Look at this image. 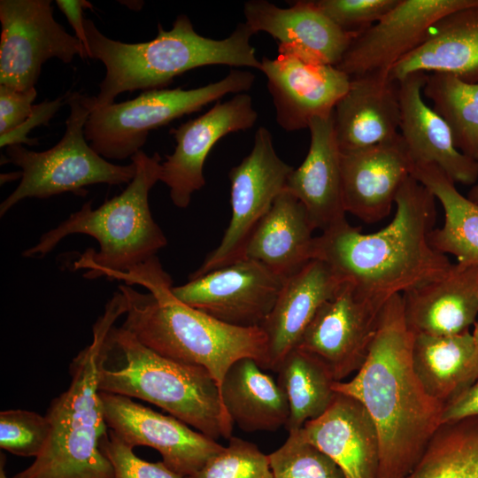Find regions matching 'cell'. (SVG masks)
<instances>
[{
    "instance_id": "cell-44",
    "label": "cell",
    "mask_w": 478,
    "mask_h": 478,
    "mask_svg": "<svg viewBox=\"0 0 478 478\" xmlns=\"http://www.w3.org/2000/svg\"><path fill=\"white\" fill-rule=\"evenodd\" d=\"M467 198L472 202L478 204V181L474 184L470 191L468 192Z\"/></svg>"
},
{
    "instance_id": "cell-30",
    "label": "cell",
    "mask_w": 478,
    "mask_h": 478,
    "mask_svg": "<svg viewBox=\"0 0 478 478\" xmlns=\"http://www.w3.org/2000/svg\"><path fill=\"white\" fill-rule=\"evenodd\" d=\"M412 176L443 209V225L430 233L431 245L445 255L452 254L459 263L478 264V204L461 195L456 183L436 166H415Z\"/></svg>"
},
{
    "instance_id": "cell-10",
    "label": "cell",
    "mask_w": 478,
    "mask_h": 478,
    "mask_svg": "<svg viewBox=\"0 0 478 478\" xmlns=\"http://www.w3.org/2000/svg\"><path fill=\"white\" fill-rule=\"evenodd\" d=\"M293 169L276 153L270 131L258 127L251 152L228 173L232 211L228 227L219 246L206 256L189 279L243 258L252 231L285 189Z\"/></svg>"
},
{
    "instance_id": "cell-36",
    "label": "cell",
    "mask_w": 478,
    "mask_h": 478,
    "mask_svg": "<svg viewBox=\"0 0 478 478\" xmlns=\"http://www.w3.org/2000/svg\"><path fill=\"white\" fill-rule=\"evenodd\" d=\"M50 435V425L44 415L23 409L0 412V448L21 457L36 458Z\"/></svg>"
},
{
    "instance_id": "cell-34",
    "label": "cell",
    "mask_w": 478,
    "mask_h": 478,
    "mask_svg": "<svg viewBox=\"0 0 478 478\" xmlns=\"http://www.w3.org/2000/svg\"><path fill=\"white\" fill-rule=\"evenodd\" d=\"M274 478H345L337 464L307 441L300 429L268 454Z\"/></svg>"
},
{
    "instance_id": "cell-38",
    "label": "cell",
    "mask_w": 478,
    "mask_h": 478,
    "mask_svg": "<svg viewBox=\"0 0 478 478\" xmlns=\"http://www.w3.org/2000/svg\"><path fill=\"white\" fill-rule=\"evenodd\" d=\"M100 447L112 463L113 478H190L170 469L163 461L149 462L137 457L133 448L109 428Z\"/></svg>"
},
{
    "instance_id": "cell-7",
    "label": "cell",
    "mask_w": 478,
    "mask_h": 478,
    "mask_svg": "<svg viewBox=\"0 0 478 478\" xmlns=\"http://www.w3.org/2000/svg\"><path fill=\"white\" fill-rule=\"evenodd\" d=\"M131 160L136 166L134 179L118 196L93 209L85 203L39 242L22 252L27 258H42L66 236L84 234L95 238L99 251L89 249L74 262L75 269H87L84 277L111 278L146 262L166 247L167 239L154 220L149 193L160 181L162 159L158 153L148 156L142 150Z\"/></svg>"
},
{
    "instance_id": "cell-19",
    "label": "cell",
    "mask_w": 478,
    "mask_h": 478,
    "mask_svg": "<svg viewBox=\"0 0 478 478\" xmlns=\"http://www.w3.org/2000/svg\"><path fill=\"white\" fill-rule=\"evenodd\" d=\"M245 23L256 34L266 32L279 47L301 57L336 66L355 37L336 26L315 0H299L281 8L266 0L243 4Z\"/></svg>"
},
{
    "instance_id": "cell-16",
    "label": "cell",
    "mask_w": 478,
    "mask_h": 478,
    "mask_svg": "<svg viewBox=\"0 0 478 478\" xmlns=\"http://www.w3.org/2000/svg\"><path fill=\"white\" fill-rule=\"evenodd\" d=\"M257 119L252 98L244 92L218 101L204 114L170 130L175 146L161 162L160 181L169 188L175 206H189L192 194L204 186V166L213 145L227 134L251 128Z\"/></svg>"
},
{
    "instance_id": "cell-4",
    "label": "cell",
    "mask_w": 478,
    "mask_h": 478,
    "mask_svg": "<svg viewBox=\"0 0 478 478\" xmlns=\"http://www.w3.org/2000/svg\"><path fill=\"white\" fill-rule=\"evenodd\" d=\"M84 26L91 58L101 61L106 69L94 107L113 104L123 92L164 89L176 76L197 67H261L251 44L255 33L245 22L237 24L227 37L216 40L197 34L189 18L181 14L170 30L158 23L157 36L138 43L105 36L89 19H85Z\"/></svg>"
},
{
    "instance_id": "cell-6",
    "label": "cell",
    "mask_w": 478,
    "mask_h": 478,
    "mask_svg": "<svg viewBox=\"0 0 478 478\" xmlns=\"http://www.w3.org/2000/svg\"><path fill=\"white\" fill-rule=\"evenodd\" d=\"M125 312L124 297L116 292L93 325L92 342L70 364L68 389L48 408L50 435L46 446L28 467L12 478H113L112 463L100 447L108 428L99 369L105 333Z\"/></svg>"
},
{
    "instance_id": "cell-21",
    "label": "cell",
    "mask_w": 478,
    "mask_h": 478,
    "mask_svg": "<svg viewBox=\"0 0 478 478\" xmlns=\"http://www.w3.org/2000/svg\"><path fill=\"white\" fill-rule=\"evenodd\" d=\"M324 261L313 258L285 279L275 303L261 325L266 338L265 370H277L297 347L319 308L343 285Z\"/></svg>"
},
{
    "instance_id": "cell-24",
    "label": "cell",
    "mask_w": 478,
    "mask_h": 478,
    "mask_svg": "<svg viewBox=\"0 0 478 478\" xmlns=\"http://www.w3.org/2000/svg\"><path fill=\"white\" fill-rule=\"evenodd\" d=\"M334 127L341 150L389 141L399 135L398 82L389 72H373L351 78L346 93L334 112Z\"/></svg>"
},
{
    "instance_id": "cell-23",
    "label": "cell",
    "mask_w": 478,
    "mask_h": 478,
    "mask_svg": "<svg viewBox=\"0 0 478 478\" xmlns=\"http://www.w3.org/2000/svg\"><path fill=\"white\" fill-rule=\"evenodd\" d=\"M300 431L337 464L345 478H378L379 434L370 414L357 399L337 393L329 408L306 422Z\"/></svg>"
},
{
    "instance_id": "cell-12",
    "label": "cell",
    "mask_w": 478,
    "mask_h": 478,
    "mask_svg": "<svg viewBox=\"0 0 478 478\" xmlns=\"http://www.w3.org/2000/svg\"><path fill=\"white\" fill-rule=\"evenodd\" d=\"M388 300L343 282L319 308L297 347L317 358L335 382L344 381L365 362Z\"/></svg>"
},
{
    "instance_id": "cell-33",
    "label": "cell",
    "mask_w": 478,
    "mask_h": 478,
    "mask_svg": "<svg viewBox=\"0 0 478 478\" xmlns=\"http://www.w3.org/2000/svg\"><path fill=\"white\" fill-rule=\"evenodd\" d=\"M422 94L447 123L456 148L478 162V83L450 73H430Z\"/></svg>"
},
{
    "instance_id": "cell-3",
    "label": "cell",
    "mask_w": 478,
    "mask_h": 478,
    "mask_svg": "<svg viewBox=\"0 0 478 478\" xmlns=\"http://www.w3.org/2000/svg\"><path fill=\"white\" fill-rule=\"evenodd\" d=\"M112 279L125 282L119 286L126 301L121 327L157 353L206 369L220 390L227 371L240 358H254L265 370L262 328L232 326L180 301L157 256Z\"/></svg>"
},
{
    "instance_id": "cell-27",
    "label": "cell",
    "mask_w": 478,
    "mask_h": 478,
    "mask_svg": "<svg viewBox=\"0 0 478 478\" xmlns=\"http://www.w3.org/2000/svg\"><path fill=\"white\" fill-rule=\"evenodd\" d=\"M313 230L302 203L284 189L252 231L243 258L286 279L313 259Z\"/></svg>"
},
{
    "instance_id": "cell-5",
    "label": "cell",
    "mask_w": 478,
    "mask_h": 478,
    "mask_svg": "<svg viewBox=\"0 0 478 478\" xmlns=\"http://www.w3.org/2000/svg\"><path fill=\"white\" fill-rule=\"evenodd\" d=\"M99 390L155 405L213 440L232 436L234 423L210 373L157 353L121 326L105 333Z\"/></svg>"
},
{
    "instance_id": "cell-25",
    "label": "cell",
    "mask_w": 478,
    "mask_h": 478,
    "mask_svg": "<svg viewBox=\"0 0 478 478\" xmlns=\"http://www.w3.org/2000/svg\"><path fill=\"white\" fill-rule=\"evenodd\" d=\"M402 297L405 319L414 335L469 331L478 315V264H452L443 276Z\"/></svg>"
},
{
    "instance_id": "cell-28",
    "label": "cell",
    "mask_w": 478,
    "mask_h": 478,
    "mask_svg": "<svg viewBox=\"0 0 478 478\" xmlns=\"http://www.w3.org/2000/svg\"><path fill=\"white\" fill-rule=\"evenodd\" d=\"M263 370L254 358H240L228 368L220 385L227 413L244 432H274L289 418L284 391Z\"/></svg>"
},
{
    "instance_id": "cell-29",
    "label": "cell",
    "mask_w": 478,
    "mask_h": 478,
    "mask_svg": "<svg viewBox=\"0 0 478 478\" xmlns=\"http://www.w3.org/2000/svg\"><path fill=\"white\" fill-rule=\"evenodd\" d=\"M412 360L427 393L443 405L467 388L478 374L472 333L414 335Z\"/></svg>"
},
{
    "instance_id": "cell-45",
    "label": "cell",
    "mask_w": 478,
    "mask_h": 478,
    "mask_svg": "<svg viewBox=\"0 0 478 478\" xmlns=\"http://www.w3.org/2000/svg\"><path fill=\"white\" fill-rule=\"evenodd\" d=\"M474 347H475V354L478 359V321H476L474 325V330L472 332Z\"/></svg>"
},
{
    "instance_id": "cell-1",
    "label": "cell",
    "mask_w": 478,
    "mask_h": 478,
    "mask_svg": "<svg viewBox=\"0 0 478 478\" xmlns=\"http://www.w3.org/2000/svg\"><path fill=\"white\" fill-rule=\"evenodd\" d=\"M413 337L403 297L395 295L383 307L361 367L351 380L333 386L335 392L359 401L376 426L378 478H405L441 425L443 404L427 393L412 366Z\"/></svg>"
},
{
    "instance_id": "cell-43",
    "label": "cell",
    "mask_w": 478,
    "mask_h": 478,
    "mask_svg": "<svg viewBox=\"0 0 478 478\" xmlns=\"http://www.w3.org/2000/svg\"><path fill=\"white\" fill-rule=\"evenodd\" d=\"M22 177V172H14L10 173H2L1 174V184L9 181H15L18 178L21 179Z\"/></svg>"
},
{
    "instance_id": "cell-26",
    "label": "cell",
    "mask_w": 478,
    "mask_h": 478,
    "mask_svg": "<svg viewBox=\"0 0 478 478\" xmlns=\"http://www.w3.org/2000/svg\"><path fill=\"white\" fill-rule=\"evenodd\" d=\"M415 73H444L478 83V5L451 12L390 70L397 82Z\"/></svg>"
},
{
    "instance_id": "cell-18",
    "label": "cell",
    "mask_w": 478,
    "mask_h": 478,
    "mask_svg": "<svg viewBox=\"0 0 478 478\" xmlns=\"http://www.w3.org/2000/svg\"><path fill=\"white\" fill-rule=\"evenodd\" d=\"M346 213L366 223L388 216L414 164L400 135L375 145L341 150Z\"/></svg>"
},
{
    "instance_id": "cell-22",
    "label": "cell",
    "mask_w": 478,
    "mask_h": 478,
    "mask_svg": "<svg viewBox=\"0 0 478 478\" xmlns=\"http://www.w3.org/2000/svg\"><path fill=\"white\" fill-rule=\"evenodd\" d=\"M308 129V152L289 175L285 189L302 203L314 229L323 232L346 220L341 150L333 113L312 120Z\"/></svg>"
},
{
    "instance_id": "cell-32",
    "label": "cell",
    "mask_w": 478,
    "mask_h": 478,
    "mask_svg": "<svg viewBox=\"0 0 478 478\" xmlns=\"http://www.w3.org/2000/svg\"><path fill=\"white\" fill-rule=\"evenodd\" d=\"M405 478H478V416L442 423Z\"/></svg>"
},
{
    "instance_id": "cell-20",
    "label": "cell",
    "mask_w": 478,
    "mask_h": 478,
    "mask_svg": "<svg viewBox=\"0 0 478 478\" xmlns=\"http://www.w3.org/2000/svg\"><path fill=\"white\" fill-rule=\"evenodd\" d=\"M427 73H415L398 81L399 134L415 166L433 165L455 183L475 184L478 162L455 146L447 123L423 99Z\"/></svg>"
},
{
    "instance_id": "cell-14",
    "label": "cell",
    "mask_w": 478,
    "mask_h": 478,
    "mask_svg": "<svg viewBox=\"0 0 478 478\" xmlns=\"http://www.w3.org/2000/svg\"><path fill=\"white\" fill-rule=\"evenodd\" d=\"M100 397L110 430L133 449H155L166 466L181 475H194L223 447L179 419L130 397L103 391Z\"/></svg>"
},
{
    "instance_id": "cell-42",
    "label": "cell",
    "mask_w": 478,
    "mask_h": 478,
    "mask_svg": "<svg viewBox=\"0 0 478 478\" xmlns=\"http://www.w3.org/2000/svg\"><path fill=\"white\" fill-rule=\"evenodd\" d=\"M56 4L74 30L75 36L84 47L87 57L91 58L84 26L83 10L92 9V4L86 0H57Z\"/></svg>"
},
{
    "instance_id": "cell-39",
    "label": "cell",
    "mask_w": 478,
    "mask_h": 478,
    "mask_svg": "<svg viewBox=\"0 0 478 478\" xmlns=\"http://www.w3.org/2000/svg\"><path fill=\"white\" fill-rule=\"evenodd\" d=\"M36 95L35 88L19 91L0 86V135L15 129L27 120Z\"/></svg>"
},
{
    "instance_id": "cell-15",
    "label": "cell",
    "mask_w": 478,
    "mask_h": 478,
    "mask_svg": "<svg viewBox=\"0 0 478 478\" xmlns=\"http://www.w3.org/2000/svg\"><path fill=\"white\" fill-rule=\"evenodd\" d=\"M476 5L478 0H398L379 21L352 39L336 67L350 78L390 72L443 17Z\"/></svg>"
},
{
    "instance_id": "cell-9",
    "label": "cell",
    "mask_w": 478,
    "mask_h": 478,
    "mask_svg": "<svg viewBox=\"0 0 478 478\" xmlns=\"http://www.w3.org/2000/svg\"><path fill=\"white\" fill-rule=\"evenodd\" d=\"M254 81L251 72L233 68L223 79L199 88L145 90L132 100L93 106L84 127L86 140L104 158H132L152 129L197 112L227 94L244 93Z\"/></svg>"
},
{
    "instance_id": "cell-31",
    "label": "cell",
    "mask_w": 478,
    "mask_h": 478,
    "mask_svg": "<svg viewBox=\"0 0 478 478\" xmlns=\"http://www.w3.org/2000/svg\"><path fill=\"white\" fill-rule=\"evenodd\" d=\"M276 372L277 382L289 405L285 426L288 433L301 429L306 422L322 415L337 395L333 388L335 381L328 369L297 347L282 358Z\"/></svg>"
},
{
    "instance_id": "cell-35",
    "label": "cell",
    "mask_w": 478,
    "mask_h": 478,
    "mask_svg": "<svg viewBox=\"0 0 478 478\" xmlns=\"http://www.w3.org/2000/svg\"><path fill=\"white\" fill-rule=\"evenodd\" d=\"M190 478H274L268 454L255 443L231 436L227 446Z\"/></svg>"
},
{
    "instance_id": "cell-8",
    "label": "cell",
    "mask_w": 478,
    "mask_h": 478,
    "mask_svg": "<svg viewBox=\"0 0 478 478\" xmlns=\"http://www.w3.org/2000/svg\"><path fill=\"white\" fill-rule=\"evenodd\" d=\"M70 113L60 141L44 151H34L22 144L6 147L1 164L12 163L22 172L19 184L0 204L3 217L12 207L27 197L48 198L72 192L85 197L86 186L129 183L136 166L133 161L120 166L96 153L85 137L84 127L94 106V96L78 91L66 93Z\"/></svg>"
},
{
    "instance_id": "cell-46",
    "label": "cell",
    "mask_w": 478,
    "mask_h": 478,
    "mask_svg": "<svg viewBox=\"0 0 478 478\" xmlns=\"http://www.w3.org/2000/svg\"><path fill=\"white\" fill-rule=\"evenodd\" d=\"M5 458L1 454V460H0V478H9L5 472Z\"/></svg>"
},
{
    "instance_id": "cell-11",
    "label": "cell",
    "mask_w": 478,
    "mask_h": 478,
    "mask_svg": "<svg viewBox=\"0 0 478 478\" xmlns=\"http://www.w3.org/2000/svg\"><path fill=\"white\" fill-rule=\"evenodd\" d=\"M0 22V86L29 90L47 60L87 57L78 38L55 20L50 0H1Z\"/></svg>"
},
{
    "instance_id": "cell-17",
    "label": "cell",
    "mask_w": 478,
    "mask_h": 478,
    "mask_svg": "<svg viewBox=\"0 0 478 478\" xmlns=\"http://www.w3.org/2000/svg\"><path fill=\"white\" fill-rule=\"evenodd\" d=\"M278 53L275 58L260 60L278 125L293 132L308 128L315 118L332 115L351 78L335 66L306 59L287 49L278 47Z\"/></svg>"
},
{
    "instance_id": "cell-40",
    "label": "cell",
    "mask_w": 478,
    "mask_h": 478,
    "mask_svg": "<svg viewBox=\"0 0 478 478\" xmlns=\"http://www.w3.org/2000/svg\"><path fill=\"white\" fill-rule=\"evenodd\" d=\"M67 94L54 100H44L34 104L32 112L27 120L15 129L0 135V147H8L14 144H27L35 146L38 144L36 138H29V132L41 125L47 126L58 109L66 103Z\"/></svg>"
},
{
    "instance_id": "cell-37",
    "label": "cell",
    "mask_w": 478,
    "mask_h": 478,
    "mask_svg": "<svg viewBox=\"0 0 478 478\" xmlns=\"http://www.w3.org/2000/svg\"><path fill=\"white\" fill-rule=\"evenodd\" d=\"M336 26L355 37L379 21L398 0H315Z\"/></svg>"
},
{
    "instance_id": "cell-2",
    "label": "cell",
    "mask_w": 478,
    "mask_h": 478,
    "mask_svg": "<svg viewBox=\"0 0 478 478\" xmlns=\"http://www.w3.org/2000/svg\"><path fill=\"white\" fill-rule=\"evenodd\" d=\"M436 200L411 175L397 193L389 225L364 234L346 220L315 237L313 258L326 262L343 282L373 297L389 299L428 283L452 265L430 243Z\"/></svg>"
},
{
    "instance_id": "cell-41",
    "label": "cell",
    "mask_w": 478,
    "mask_h": 478,
    "mask_svg": "<svg viewBox=\"0 0 478 478\" xmlns=\"http://www.w3.org/2000/svg\"><path fill=\"white\" fill-rule=\"evenodd\" d=\"M478 416V374L463 391L443 405L441 424Z\"/></svg>"
},
{
    "instance_id": "cell-13",
    "label": "cell",
    "mask_w": 478,
    "mask_h": 478,
    "mask_svg": "<svg viewBox=\"0 0 478 478\" xmlns=\"http://www.w3.org/2000/svg\"><path fill=\"white\" fill-rule=\"evenodd\" d=\"M285 279L243 258L172 288L176 298L227 324L261 327Z\"/></svg>"
}]
</instances>
